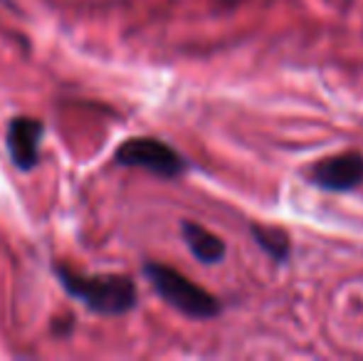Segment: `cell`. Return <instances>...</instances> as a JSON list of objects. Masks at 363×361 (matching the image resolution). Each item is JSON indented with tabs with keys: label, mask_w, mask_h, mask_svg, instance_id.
<instances>
[{
	"label": "cell",
	"mask_w": 363,
	"mask_h": 361,
	"mask_svg": "<svg viewBox=\"0 0 363 361\" xmlns=\"http://www.w3.org/2000/svg\"><path fill=\"white\" fill-rule=\"evenodd\" d=\"M55 277L69 297L101 317H121L139 304V289L129 274H84L55 265Z\"/></svg>",
	"instance_id": "1"
},
{
	"label": "cell",
	"mask_w": 363,
	"mask_h": 361,
	"mask_svg": "<svg viewBox=\"0 0 363 361\" xmlns=\"http://www.w3.org/2000/svg\"><path fill=\"white\" fill-rule=\"evenodd\" d=\"M144 274L151 282L153 292L173 309H178L183 317L206 322V319H216L223 312V304L216 294H211L201 284H196L186 274L163 265V262H146Z\"/></svg>",
	"instance_id": "2"
},
{
	"label": "cell",
	"mask_w": 363,
	"mask_h": 361,
	"mask_svg": "<svg viewBox=\"0 0 363 361\" xmlns=\"http://www.w3.org/2000/svg\"><path fill=\"white\" fill-rule=\"evenodd\" d=\"M114 164L126 169H144L158 179L173 181L188 171V161L171 144L153 136H131L114 151Z\"/></svg>",
	"instance_id": "3"
},
{
	"label": "cell",
	"mask_w": 363,
	"mask_h": 361,
	"mask_svg": "<svg viewBox=\"0 0 363 361\" xmlns=\"http://www.w3.org/2000/svg\"><path fill=\"white\" fill-rule=\"evenodd\" d=\"M306 179L321 191H354L363 183V154L361 151H344V154L316 161L306 174Z\"/></svg>",
	"instance_id": "4"
},
{
	"label": "cell",
	"mask_w": 363,
	"mask_h": 361,
	"mask_svg": "<svg viewBox=\"0 0 363 361\" xmlns=\"http://www.w3.org/2000/svg\"><path fill=\"white\" fill-rule=\"evenodd\" d=\"M45 136V124L35 116H13L5 129V149L13 166L23 174L38 169L40 141Z\"/></svg>",
	"instance_id": "5"
},
{
	"label": "cell",
	"mask_w": 363,
	"mask_h": 361,
	"mask_svg": "<svg viewBox=\"0 0 363 361\" xmlns=\"http://www.w3.org/2000/svg\"><path fill=\"white\" fill-rule=\"evenodd\" d=\"M181 235L186 240L191 255L196 257L203 265H218L228 255V248H225L223 238H218L216 233H211L208 228H203L201 223L183 221L181 223Z\"/></svg>",
	"instance_id": "6"
},
{
	"label": "cell",
	"mask_w": 363,
	"mask_h": 361,
	"mask_svg": "<svg viewBox=\"0 0 363 361\" xmlns=\"http://www.w3.org/2000/svg\"><path fill=\"white\" fill-rule=\"evenodd\" d=\"M250 233H252L255 243L259 245V250L267 252L272 260L284 262L291 252V240L289 235L282 231V228H272V226H259V223H252L250 226Z\"/></svg>",
	"instance_id": "7"
},
{
	"label": "cell",
	"mask_w": 363,
	"mask_h": 361,
	"mask_svg": "<svg viewBox=\"0 0 363 361\" xmlns=\"http://www.w3.org/2000/svg\"><path fill=\"white\" fill-rule=\"evenodd\" d=\"M52 332L55 334H62V337H67V334L72 332V317L65 319V324H62V319H57V322H55V327H52Z\"/></svg>",
	"instance_id": "8"
}]
</instances>
